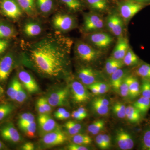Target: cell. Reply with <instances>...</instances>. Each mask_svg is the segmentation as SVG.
I'll return each mask as SVG.
<instances>
[{
  "label": "cell",
  "instance_id": "1",
  "mask_svg": "<svg viewBox=\"0 0 150 150\" xmlns=\"http://www.w3.org/2000/svg\"><path fill=\"white\" fill-rule=\"evenodd\" d=\"M72 44L69 38L57 33L48 35L30 46V59L40 74L57 77L65 72L69 65Z\"/></svg>",
  "mask_w": 150,
  "mask_h": 150
},
{
  "label": "cell",
  "instance_id": "2",
  "mask_svg": "<svg viewBox=\"0 0 150 150\" xmlns=\"http://www.w3.org/2000/svg\"><path fill=\"white\" fill-rule=\"evenodd\" d=\"M75 50L78 58L86 63L96 61L101 55L99 49L82 41H79L76 44Z\"/></svg>",
  "mask_w": 150,
  "mask_h": 150
},
{
  "label": "cell",
  "instance_id": "3",
  "mask_svg": "<svg viewBox=\"0 0 150 150\" xmlns=\"http://www.w3.org/2000/svg\"><path fill=\"white\" fill-rule=\"evenodd\" d=\"M144 7L141 3L129 0L120 4L118 10L121 18L128 21L142 10Z\"/></svg>",
  "mask_w": 150,
  "mask_h": 150
},
{
  "label": "cell",
  "instance_id": "4",
  "mask_svg": "<svg viewBox=\"0 0 150 150\" xmlns=\"http://www.w3.org/2000/svg\"><path fill=\"white\" fill-rule=\"evenodd\" d=\"M0 136L3 140L11 144H17L21 140V137L13 123H3L0 126Z\"/></svg>",
  "mask_w": 150,
  "mask_h": 150
},
{
  "label": "cell",
  "instance_id": "5",
  "mask_svg": "<svg viewBox=\"0 0 150 150\" xmlns=\"http://www.w3.org/2000/svg\"><path fill=\"white\" fill-rule=\"evenodd\" d=\"M88 39L89 42L98 49H104L112 44L113 38L106 33L94 32L91 33Z\"/></svg>",
  "mask_w": 150,
  "mask_h": 150
},
{
  "label": "cell",
  "instance_id": "6",
  "mask_svg": "<svg viewBox=\"0 0 150 150\" xmlns=\"http://www.w3.org/2000/svg\"><path fill=\"white\" fill-rule=\"evenodd\" d=\"M104 25L103 19L97 14H87L84 18L83 29L86 32H97L102 29Z\"/></svg>",
  "mask_w": 150,
  "mask_h": 150
},
{
  "label": "cell",
  "instance_id": "7",
  "mask_svg": "<svg viewBox=\"0 0 150 150\" xmlns=\"http://www.w3.org/2000/svg\"><path fill=\"white\" fill-rule=\"evenodd\" d=\"M52 22L54 27L62 31H67L72 29L76 24L74 17L66 14H57L53 18Z\"/></svg>",
  "mask_w": 150,
  "mask_h": 150
},
{
  "label": "cell",
  "instance_id": "8",
  "mask_svg": "<svg viewBox=\"0 0 150 150\" xmlns=\"http://www.w3.org/2000/svg\"><path fill=\"white\" fill-rule=\"evenodd\" d=\"M0 8L4 15L16 19L22 15V9L15 0H1Z\"/></svg>",
  "mask_w": 150,
  "mask_h": 150
},
{
  "label": "cell",
  "instance_id": "9",
  "mask_svg": "<svg viewBox=\"0 0 150 150\" xmlns=\"http://www.w3.org/2000/svg\"><path fill=\"white\" fill-rule=\"evenodd\" d=\"M67 140L65 134L60 129H57L44 134L42 142L45 146L51 147L62 144Z\"/></svg>",
  "mask_w": 150,
  "mask_h": 150
},
{
  "label": "cell",
  "instance_id": "10",
  "mask_svg": "<svg viewBox=\"0 0 150 150\" xmlns=\"http://www.w3.org/2000/svg\"><path fill=\"white\" fill-rule=\"evenodd\" d=\"M71 86L73 98L76 103H83L90 98L88 91L81 83L76 81L73 82Z\"/></svg>",
  "mask_w": 150,
  "mask_h": 150
},
{
  "label": "cell",
  "instance_id": "11",
  "mask_svg": "<svg viewBox=\"0 0 150 150\" xmlns=\"http://www.w3.org/2000/svg\"><path fill=\"white\" fill-rule=\"evenodd\" d=\"M115 142L121 150H131L134 148L135 142L133 137L124 129H118L116 132Z\"/></svg>",
  "mask_w": 150,
  "mask_h": 150
},
{
  "label": "cell",
  "instance_id": "12",
  "mask_svg": "<svg viewBox=\"0 0 150 150\" xmlns=\"http://www.w3.org/2000/svg\"><path fill=\"white\" fill-rule=\"evenodd\" d=\"M14 59L12 53H9L0 59V81L7 79L13 68Z\"/></svg>",
  "mask_w": 150,
  "mask_h": 150
},
{
  "label": "cell",
  "instance_id": "13",
  "mask_svg": "<svg viewBox=\"0 0 150 150\" xmlns=\"http://www.w3.org/2000/svg\"><path fill=\"white\" fill-rule=\"evenodd\" d=\"M18 78L22 84L30 93H36L39 91V87L37 83L28 72L25 71L19 72Z\"/></svg>",
  "mask_w": 150,
  "mask_h": 150
},
{
  "label": "cell",
  "instance_id": "14",
  "mask_svg": "<svg viewBox=\"0 0 150 150\" xmlns=\"http://www.w3.org/2000/svg\"><path fill=\"white\" fill-rule=\"evenodd\" d=\"M69 94L68 88L62 89L51 93L47 98V100L53 107L62 106L66 103Z\"/></svg>",
  "mask_w": 150,
  "mask_h": 150
},
{
  "label": "cell",
  "instance_id": "15",
  "mask_svg": "<svg viewBox=\"0 0 150 150\" xmlns=\"http://www.w3.org/2000/svg\"><path fill=\"white\" fill-rule=\"evenodd\" d=\"M108 28L112 34L118 37L122 35L123 23L122 18L116 14L110 15L107 19Z\"/></svg>",
  "mask_w": 150,
  "mask_h": 150
},
{
  "label": "cell",
  "instance_id": "16",
  "mask_svg": "<svg viewBox=\"0 0 150 150\" xmlns=\"http://www.w3.org/2000/svg\"><path fill=\"white\" fill-rule=\"evenodd\" d=\"M38 122L40 131L43 134L58 129L56 121L47 113L40 114Z\"/></svg>",
  "mask_w": 150,
  "mask_h": 150
},
{
  "label": "cell",
  "instance_id": "17",
  "mask_svg": "<svg viewBox=\"0 0 150 150\" xmlns=\"http://www.w3.org/2000/svg\"><path fill=\"white\" fill-rule=\"evenodd\" d=\"M130 48L129 42L126 38L120 36L112 52V57L117 60H123Z\"/></svg>",
  "mask_w": 150,
  "mask_h": 150
},
{
  "label": "cell",
  "instance_id": "18",
  "mask_svg": "<svg viewBox=\"0 0 150 150\" xmlns=\"http://www.w3.org/2000/svg\"><path fill=\"white\" fill-rule=\"evenodd\" d=\"M78 77L82 82L86 85H90L96 82V74L92 69L84 67L79 71Z\"/></svg>",
  "mask_w": 150,
  "mask_h": 150
},
{
  "label": "cell",
  "instance_id": "19",
  "mask_svg": "<svg viewBox=\"0 0 150 150\" xmlns=\"http://www.w3.org/2000/svg\"><path fill=\"white\" fill-rule=\"evenodd\" d=\"M129 96L132 98L139 96L141 93V86L139 80L136 77L129 76Z\"/></svg>",
  "mask_w": 150,
  "mask_h": 150
},
{
  "label": "cell",
  "instance_id": "20",
  "mask_svg": "<svg viewBox=\"0 0 150 150\" xmlns=\"http://www.w3.org/2000/svg\"><path fill=\"white\" fill-rule=\"evenodd\" d=\"M25 35L29 37H35L40 35L42 32V27L40 24L34 22H28L23 28Z\"/></svg>",
  "mask_w": 150,
  "mask_h": 150
},
{
  "label": "cell",
  "instance_id": "21",
  "mask_svg": "<svg viewBox=\"0 0 150 150\" xmlns=\"http://www.w3.org/2000/svg\"><path fill=\"white\" fill-rule=\"evenodd\" d=\"M126 118L132 123H138L142 120V115L139 110L134 105H129L126 107Z\"/></svg>",
  "mask_w": 150,
  "mask_h": 150
},
{
  "label": "cell",
  "instance_id": "22",
  "mask_svg": "<svg viewBox=\"0 0 150 150\" xmlns=\"http://www.w3.org/2000/svg\"><path fill=\"white\" fill-rule=\"evenodd\" d=\"M123 64L122 60H117L112 57L106 61L105 64V71L108 74L111 75L117 70L121 69Z\"/></svg>",
  "mask_w": 150,
  "mask_h": 150
},
{
  "label": "cell",
  "instance_id": "23",
  "mask_svg": "<svg viewBox=\"0 0 150 150\" xmlns=\"http://www.w3.org/2000/svg\"><path fill=\"white\" fill-rule=\"evenodd\" d=\"M133 105L139 110L142 115H145L150 108V98L142 96Z\"/></svg>",
  "mask_w": 150,
  "mask_h": 150
},
{
  "label": "cell",
  "instance_id": "24",
  "mask_svg": "<svg viewBox=\"0 0 150 150\" xmlns=\"http://www.w3.org/2000/svg\"><path fill=\"white\" fill-rule=\"evenodd\" d=\"M110 76L111 86L114 89L118 91L121 82L125 77V71L121 69H120L113 73Z\"/></svg>",
  "mask_w": 150,
  "mask_h": 150
},
{
  "label": "cell",
  "instance_id": "25",
  "mask_svg": "<svg viewBox=\"0 0 150 150\" xmlns=\"http://www.w3.org/2000/svg\"><path fill=\"white\" fill-rule=\"evenodd\" d=\"M15 106L11 103H0V123L8 118L15 110Z\"/></svg>",
  "mask_w": 150,
  "mask_h": 150
},
{
  "label": "cell",
  "instance_id": "26",
  "mask_svg": "<svg viewBox=\"0 0 150 150\" xmlns=\"http://www.w3.org/2000/svg\"><path fill=\"white\" fill-rule=\"evenodd\" d=\"M22 10L29 15H33L35 12V0H15Z\"/></svg>",
  "mask_w": 150,
  "mask_h": 150
},
{
  "label": "cell",
  "instance_id": "27",
  "mask_svg": "<svg viewBox=\"0 0 150 150\" xmlns=\"http://www.w3.org/2000/svg\"><path fill=\"white\" fill-rule=\"evenodd\" d=\"M15 34L13 28L5 23H0V39H7L13 37Z\"/></svg>",
  "mask_w": 150,
  "mask_h": 150
},
{
  "label": "cell",
  "instance_id": "28",
  "mask_svg": "<svg viewBox=\"0 0 150 150\" xmlns=\"http://www.w3.org/2000/svg\"><path fill=\"white\" fill-rule=\"evenodd\" d=\"M122 61L124 64L131 67L138 64L139 62V59L134 51L129 48Z\"/></svg>",
  "mask_w": 150,
  "mask_h": 150
},
{
  "label": "cell",
  "instance_id": "29",
  "mask_svg": "<svg viewBox=\"0 0 150 150\" xmlns=\"http://www.w3.org/2000/svg\"><path fill=\"white\" fill-rule=\"evenodd\" d=\"M36 3L38 8L42 13H49L54 7L53 0H36Z\"/></svg>",
  "mask_w": 150,
  "mask_h": 150
},
{
  "label": "cell",
  "instance_id": "30",
  "mask_svg": "<svg viewBox=\"0 0 150 150\" xmlns=\"http://www.w3.org/2000/svg\"><path fill=\"white\" fill-rule=\"evenodd\" d=\"M20 83L17 78H14L10 83L7 91V94L9 98L12 100H15L16 96L18 89L19 85Z\"/></svg>",
  "mask_w": 150,
  "mask_h": 150
},
{
  "label": "cell",
  "instance_id": "31",
  "mask_svg": "<svg viewBox=\"0 0 150 150\" xmlns=\"http://www.w3.org/2000/svg\"><path fill=\"white\" fill-rule=\"evenodd\" d=\"M86 1L90 7L94 10L103 11L107 8V0H86Z\"/></svg>",
  "mask_w": 150,
  "mask_h": 150
},
{
  "label": "cell",
  "instance_id": "32",
  "mask_svg": "<svg viewBox=\"0 0 150 150\" xmlns=\"http://www.w3.org/2000/svg\"><path fill=\"white\" fill-rule=\"evenodd\" d=\"M137 76L142 79L150 81V65L147 64H142L137 68L136 71Z\"/></svg>",
  "mask_w": 150,
  "mask_h": 150
},
{
  "label": "cell",
  "instance_id": "33",
  "mask_svg": "<svg viewBox=\"0 0 150 150\" xmlns=\"http://www.w3.org/2000/svg\"><path fill=\"white\" fill-rule=\"evenodd\" d=\"M72 140L73 143L82 146L90 144L92 142V140L89 136L79 133L74 135Z\"/></svg>",
  "mask_w": 150,
  "mask_h": 150
},
{
  "label": "cell",
  "instance_id": "34",
  "mask_svg": "<svg viewBox=\"0 0 150 150\" xmlns=\"http://www.w3.org/2000/svg\"><path fill=\"white\" fill-rule=\"evenodd\" d=\"M141 147L143 150H150V126L146 127L141 138Z\"/></svg>",
  "mask_w": 150,
  "mask_h": 150
},
{
  "label": "cell",
  "instance_id": "35",
  "mask_svg": "<svg viewBox=\"0 0 150 150\" xmlns=\"http://www.w3.org/2000/svg\"><path fill=\"white\" fill-rule=\"evenodd\" d=\"M105 126V123L103 120H96L89 125L88 130L93 135H96L104 129Z\"/></svg>",
  "mask_w": 150,
  "mask_h": 150
},
{
  "label": "cell",
  "instance_id": "36",
  "mask_svg": "<svg viewBox=\"0 0 150 150\" xmlns=\"http://www.w3.org/2000/svg\"><path fill=\"white\" fill-rule=\"evenodd\" d=\"M112 110L118 118L123 119L126 117V107L122 103H115L112 106Z\"/></svg>",
  "mask_w": 150,
  "mask_h": 150
},
{
  "label": "cell",
  "instance_id": "37",
  "mask_svg": "<svg viewBox=\"0 0 150 150\" xmlns=\"http://www.w3.org/2000/svg\"><path fill=\"white\" fill-rule=\"evenodd\" d=\"M19 128L29 138H33L35 137L36 130V124L35 121L25 126H21Z\"/></svg>",
  "mask_w": 150,
  "mask_h": 150
},
{
  "label": "cell",
  "instance_id": "38",
  "mask_svg": "<svg viewBox=\"0 0 150 150\" xmlns=\"http://www.w3.org/2000/svg\"><path fill=\"white\" fill-rule=\"evenodd\" d=\"M35 121V117L30 113H24L20 116L18 121L19 127L25 126Z\"/></svg>",
  "mask_w": 150,
  "mask_h": 150
},
{
  "label": "cell",
  "instance_id": "39",
  "mask_svg": "<svg viewBox=\"0 0 150 150\" xmlns=\"http://www.w3.org/2000/svg\"><path fill=\"white\" fill-rule=\"evenodd\" d=\"M70 10L77 11L82 7L79 0H60Z\"/></svg>",
  "mask_w": 150,
  "mask_h": 150
},
{
  "label": "cell",
  "instance_id": "40",
  "mask_svg": "<svg viewBox=\"0 0 150 150\" xmlns=\"http://www.w3.org/2000/svg\"><path fill=\"white\" fill-rule=\"evenodd\" d=\"M92 106L95 112L100 115H105L107 114L109 111L108 106L105 105L93 100Z\"/></svg>",
  "mask_w": 150,
  "mask_h": 150
},
{
  "label": "cell",
  "instance_id": "41",
  "mask_svg": "<svg viewBox=\"0 0 150 150\" xmlns=\"http://www.w3.org/2000/svg\"><path fill=\"white\" fill-rule=\"evenodd\" d=\"M118 91L123 97L129 96V76H125L119 86Z\"/></svg>",
  "mask_w": 150,
  "mask_h": 150
},
{
  "label": "cell",
  "instance_id": "42",
  "mask_svg": "<svg viewBox=\"0 0 150 150\" xmlns=\"http://www.w3.org/2000/svg\"><path fill=\"white\" fill-rule=\"evenodd\" d=\"M27 97L26 91L23 86V85L20 82L19 85L18 89L16 96L15 101H16L19 103H22L26 99Z\"/></svg>",
  "mask_w": 150,
  "mask_h": 150
},
{
  "label": "cell",
  "instance_id": "43",
  "mask_svg": "<svg viewBox=\"0 0 150 150\" xmlns=\"http://www.w3.org/2000/svg\"><path fill=\"white\" fill-rule=\"evenodd\" d=\"M141 94L142 96L150 98V81L142 79L141 86Z\"/></svg>",
  "mask_w": 150,
  "mask_h": 150
},
{
  "label": "cell",
  "instance_id": "44",
  "mask_svg": "<svg viewBox=\"0 0 150 150\" xmlns=\"http://www.w3.org/2000/svg\"><path fill=\"white\" fill-rule=\"evenodd\" d=\"M98 89L99 94H102L107 92L108 90V87L106 84L101 82H95L94 83Z\"/></svg>",
  "mask_w": 150,
  "mask_h": 150
},
{
  "label": "cell",
  "instance_id": "45",
  "mask_svg": "<svg viewBox=\"0 0 150 150\" xmlns=\"http://www.w3.org/2000/svg\"><path fill=\"white\" fill-rule=\"evenodd\" d=\"M8 45L9 42L7 39H0V56L6 50Z\"/></svg>",
  "mask_w": 150,
  "mask_h": 150
},
{
  "label": "cell",
  "instance_id": "46",
  "mask_svg": "<svg viewBox=\"0 0 150 150\" xmlns=\"http://www.w3.org/2000/svg\"><path fill=\"white\" fill-rule=\"evenodd\" d=\"M68 149L69 150H87L88 149L84 146L72 143L68 146Z\"/></svg>",
  "mask_w": 150,
  "mask_h": 150
},
{
  "label": "cell",
  "instance_id": "47",
  "mask_svg": "<svg viewBox=\"0 0 150 150\" xmlns=\"http://www.w3.org/2000/svg\"><path fill=\"white\" fill-rule=\"evenodd\" d=\"M65 127L66 129H67V131L69 132V134H71V135H74L80 133V131L76 130L71 125L69 121L65 123Z\"/></svg>",
  "mask_w": 150,
  "mask_h": 150
},
{
  "label": "cell",
  "instance_id": "48",
  "mask_svg": "<svg viewBox=\"0 0 150 150\" xmlns=\"http://www.w3.org/2000/svg\"><path fill=\"white\" fill-rule=\"evenodd\" d=\"M42 104H43V107H44V109L46 111V113H49L51 111L52 108H51V105L49 104L48 102V100L46 98H40Z\"/></svg>",
  "mask_w": 150,
  "mask_h": 150
},
{
  "label": "cell",
  "instance_id": "49",
  "mask_svg": "<svg viewBox=\"0 0 150 150\" xmlns=\"http://www.w3.org/2000/svg\"><path fill=\"white\" fill-rule=\"evenodd\" d=\"M95 140L97 144L100 149H105V147L103 138V134H100L98 135L96 137Z\"/></svg>",
  "mask_w": 150,
  "mask_h": 150
},
{
  "label": "cell",
  "instance_id": "50",
  "mask_svg": "<svg viewBox=\"0 0 150 150\" xmlns=\"http://www.w3.org/2000/svg\"><path fill=\"white\" fill-rule=\"evenodd\" d=\"M103 138L105 147V149H108L111 145V139L110 137L107 134H103Z\"/></svg>",
  "mask_w": 150,
  "mask_h": 150
},
{
  "label": "cell",
  "instance_id": "51",
  "mask_svg": "<svg viewBox=\"0 0 150 150\" xmlns=\"http://www.w3.org/2000/svg\"><path fill=\"white\" fill-rule=\"evenodd\" d=\"M94 101L98 103H101L103 105H104L106 106H108L109 105V101L106 98L103 97L96 98L95 99L93 100Z\"/></svg>",
  "mask_w": 150,
  "mask_h": 150
},
{
  "label": "cell",
  "instance_id": "52",
  "mask_svg": "<svg viewBox=\"0 0 150 150\" xmlns=\"http://www.w3.org/2000/svg\"><path fill=\"white\" fill-rule=\"evenodd\" d=\"M36 105H37L38 111L40 113V114L46 113L40 98L38 100Z\"/></svg>",
  "mask_w": 150,
  "mask_h": 150
},
{
  "label": "cell",
  "instance_id": "53",
  "mask_svg": "<svg viewBox=\"0 0 150 150\" xmlns=\"http://www.w3.org/2000/svg\"><path fill=\"white\" fill-rule=\"evenodd\" d=\"M88 88L91 91L92 93L95 95H98L99 94L98 89L94 83L88 85Z\"/></svg>",
  "mask_w": 150,
  "mask_h": 150
},
{
  "label": "cell",
  "instance_id": "54",
  "mask_svg": "<svg viewBox=\"0 0 150 150\" xmlns=\"http://www.w3.org/2000/svg\"><path fill=\"white\" fill-rule=\"evenodd\" d=\"M66 111H67V110H66L65 108H59V109L55 112L54 116H55V118H57V119H59V118L63 115V113L66 112Z\"/></svg>",
  "mask_w": 150,
  "mask_h": 150
},
{
  "label": "cell",
  "instance_id": "55",
  "mask_svg": "<svg viewBox=\"0 0 150 150\" xmlns=\"http://www.w3.org/2000/svg\"><path fill=\"white\" fill-rule=\"evenodd\" d=\"M22 149L24 150H34V145L32 143L28 142L25 143L22 146Z\"/></svg>",
  "mask_w": 150,
  "mask_h": 150
},
{
  "label": "cell",
  "instance_id": "56",
  "mask_svg": "<svg viewBox=\"0 0 150 150\" xmlns=\"http://www.w3.org/2000/svg\"><path fill=\"white\" fill-rule=\"evenodd\" d=\"M72 117L78 120H83V118L77 110L73 111L71 114Z\"/></svg>",
  "mask_w": 150,
  "mask_h": 150
},
{
  "label": "cell",
  "instance_id": "57",
  "mask_svg": "<svg viewBox=\"0 0 150 150\" xmlns=\"http://www.w3.org/2000/svg\"><path fill=\"white\" fill-rule=\"evenodd\" d=\"M69 122L74 129L80 132L82 129L81 125L80 124L73 121H69Z\"/></svg>",
  "mask_w": 150,
  "mask_h": 150
},
{
  "label": "cell",
  "instance_id": "58",
  "mask_svg": "<svg viewBox=\"0 0 150 150\" xmlns=\"http://www.w3.org/2000/svg\"><path fill=\"white\" fill-rule=\"evenodd\" d=\"M77 110L80 113L81 115L82 116L83 119L85 118L87 116V110H86L83 107H79L78 108Z\"/></svg>",
  "mask_w": 150,
  "mask_h": 150
},
{
  "label": "cell",
  "instance_id": "59",
  "mask_svg": "<svg viewBox=\"0 0 150 150\" xmlns=\"http://www.w3.org/2000/svg\"><path fill=\"white\" fill-rule=\"evenodd\" d=\"M70 116V114L69 112H68V111H66L65 112H64L63 113V115L61 116L59 118V120H66V119H68V118H69Z\"/></svg>",
  "mask_w": 150,
  "mask_h": 150
},
{
  "label": "cell",
  "instance_id": "60",
  "mask_svg": "<svg viewBox=\"0 0 150 150\" xmlns=\"http://www.w3.org/2000/svg\"><path fill=\"white\" fill-rule=\"evenodd\" d=\"M4 90L1 86L0 85V99H3V97L4 96Z\"/></svg>",
  "mask_w": 150,
  "mask_h": 150
},
{
  "label": "cell",
  "instance_id": "61",
  "mask_svg": "<svg viewBox=\"0 0 150 150\" xmlns=\"http://www.w3.org/2000/svg\"><path fill=\"white\" fill-rule=\"evenodd\" d=\"M7 149V147L0 140V150Z\"/></svg>",
  "mask_w": 150,
  "mask_h": 150
},
{
  "label": "cell",
  "instance_id": "62",
  "mask_svg": "<svg viewBox=\"0 0 150 150\" xmlns=\"http://www.w3.org/2000/svg\"><path fill=\"white\" fill-rule=\"evenodd\" d=\"M137 2L141 3L150 2V0H133Z\"/></svg>",
  "mask_w": 150,
  "mask_h": 150
}]
</instances>
